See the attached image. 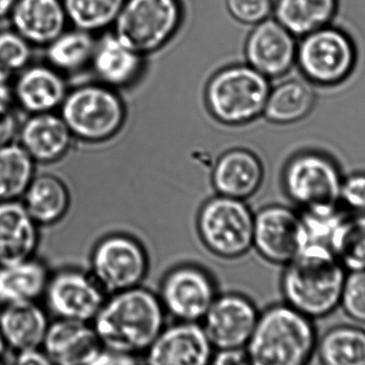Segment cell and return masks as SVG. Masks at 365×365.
Listing matches in <instances>:
<instances>
[{"label": "cell", "instance_id": "cell-26", "mask_svg": "<svg viewBox=\"0 0 365 365\" xmlns=\"http://www.w3.org/2000/svg\"><path fill=\"white\" fill-rule=\"evenodd\" d=\"M317 103L314 86L306 79H285L270 88L263 115L270 123H297L312 113Z\"/></svg>", "mask_w": 365, "mask_h": 365}, {"label": "cell", "instance_id": "cell-20", "mask_svg": "<svg viewBox=\"0 0 365 365\" xmlns=\"http://www.w3.org/2000/svg\"><path fill=\"white\" fill-rule=\"evenodd\" d=\"M9 19L32 46L46 47L68 25L62 0H16Z\"/></svg>", "mask_w": 365, "mask_h": 365}, {"label": "cell", "instance_id": "cell-12", "mask_svg": "<svg viewBox=\"0 0 365 365\" xmlns=\"http://www.w3.org/2000/svg\"><path fill=\"white\" fill-rule=\"evenodd\" d=\"M107 295L91 272L66 267L51 272L43 298L55 319L92 323Z\"/></svg>", "mask_w": 365, "mask_h": 365}, {"label": "cell", "instance_id": "cell-35", "mask_svg": "<svg viewBox=\"0 0 365 365\" xmlns=\"http://www.w3.org/2000/svg\"><path fill=\"white\" fill-rule=\"evenodd\" d=\"M340 308L351 321L365 327V270L347 272Z\"/></svg>", "mask_w": 365, "mask_h": 365}, {"label": "cell", "instance_id": "cell-34", "mask_svg": "<svg viewBox=\"0 0 365 365\" xmlns=\"http://www.w3.org/2000/svg\"><path fill=\"white\" fill-rule=\"evenodd\" d=\"M32 45L15 30L0 31V78L13 81L31 63Z\"/></svg>", "mask_w": 365, "mask_h": 365}, {"label": "cell", "instance_id": "cell-17", "mask_svg": "<svg viewBox=\"0 0 365 365\" xmlns=\"http://www.w3.org/2000/svg\"><path fill=\"white\" fill-rule=\"evenodd\" d=\"M68 88L66 76L45 62L30 63L13 79L11 101L26 115L55 113L63 103Z\"/></svg>", "mask_w": 365, "mask_h": 365}, {"label": "cell", "instance_id": "cell-2", "mask_svg": "<svg viewBox=\"0 0 365 365\" xmlns=\"http://www.w3.org/2000/svg\"><path fill=\"white\" fill-rule=\"evenodd\" d=\"M347 270L330 248L308 245L284 265L280 287L285 304L313 321L340 308Z\"/></svg>", "mask_w": 365, "mask_h": 365}, {"label": "cell", "instance_id": "cell-23", "mask_svg": "<svg viewBox=\"0 0 365 365\" xmlns=\"http://www.w3.org/2000/svg\"><path fill=\"white\" fill-rule=\"evenodd\" d=\"M90 66L103 85L113 89L126 88L140 77L145 68V56L126 46L108 30L98 38Z\"/></svg>", "mask_w": 365, "mask_h": 365}, {"label": "cell", "instance_id": "cell-19", "mask_svg": "<svg viewBox=\"0 0 365 365\" xmlns=\"http://www.w3.org/2000/svg\"><path fill=\"white\" fill-rule=\"evenodd\" d=\"M102 349L91 323L55 319L43 341V353L55 365H86Z\"/></svg>", "mask_w": 365, "mask_h": 365}, {"label": "cell", "instance_id": "cell-31", "mask_svg": "<svg viewBox=\"0 0 365 365\" xmlns=\"http://www.w3.org/2000/svg\"><path fill=\"white\" fill-rule=\"evenodd\" d=\"M36 167L16 141L0 147V202L21 201Z\"/></svg>", "mask_w": 365, "mask_h": 365}, {"label": "cell", "instance_id": "cell-14", "mask_svg": "<svg viewBox=\"0 0 365 365\" xmlns=\"http://www.w3.org/2000/svg\"><path fill=\"white\" fill-rule=\"evenodd\" d=\"M261 311L252 299L235 292L219 294L201 325L215 349L246 347Z\"/></svg>", "mask_w": 365, "mask_h": 365}, {"label": "cell", "instance_id": "cell-22", "mask_svg": "<svg viewBox=\"0 0 365 365\" xmlns=\"http://www.w3.org/2000/svg\"><path fill=\"white\" fill-rule=\"evenodd\" d=\"M0 336L15 354L41 349L48 329V312L38 302L1 306Z\"/></svg>", "mask_w": 365, "mask_h": 365}, {"label": "cell", "instance_id": "cell-7", "mask_svg": "<svg viewBox=\"0 0 365 365\" xmlns=\"http://www.w3.org/2000/svg\"><path fill=\"white\" fill-rule=\"evenodd\" d=\"M342 170L324 152L306 150L289 158L282 173L283 190L300 212L340 205Z\"/></svg>", "mask_w": 365, "mask_h": 365}, {"label": "cell", "instance_id": "cell-5", "mask_svg": "<svg viewBox=\"0 0 365 365\" xmlns=\"http://www.w3.org/2000/svg\"><path fill=\"white\" fill-rule=\"evenodd\" d=\"M73 137L85 143H104L123 128L125 105L108 86L87 83L68 90L58 110Z\"/></svg>", "mask_w": 365, "mask_h": 365}, {"label": "cell", "instance_id": "cell-6", "mask_svg": "<svg viewBox=\"0 0 365 365\" xmlns=\"http://www.w3.org/2000/svg\"><path fill=\"white\" fill-rule=\"evenodd\" d=\"M358 49L342 28L330 25L302 36L298 41L296 66L313 86L336 87L355 72Z\"/></svg>", "mask_w": 365, "mask_h": 365}, {"label": "cell", "instance_id": "cell-25", "mask_svg": "<svg viewBox=\"0 0 365 365\" xmlns=\"http://www.w3.org/2000/svg\"><path fill=\"white\" fill-rule=\"evenodd\" d=\"M21 202L38 227H51L59 223L70 210V189L57 175L36 173Z\"/></svg>", "mask_w": 365, "mask_h": 365}, {"label": "cell", "instance_id": "cell-18", "mask_svg": "<svg viewBox=\"0 0 365 365\" xmlns=\"http://www.w3.org/2000/svg\"><path fill=\"white\" fill-rule=\"evenodd\" d=\"M72 133L58 111L26 115L16 143L36 165H53L66 158L72 147Z\"/></svg>", "mask_w": 365, "mask_h": 365}, {"label": "cell", "instance_id": "cell-21", "mask_svg": "<svg viewBox=\"0 0 365 365\" xmlns=\"http://www.w3.org/2000/svg\"><path fill=\"white\" fill-rule=\"evenodd\" d=\"M40 229L21 201L0 202V266L36 257Z\"/></svg>", "mask_w": 365, "mask_h": 365}, {"label": "cell", "instance_id": "cell-38", "mask_svg": "<svg viewBox=\"0 0 365 365\" xmlns=\"http://www.w3.org/2000/svg\"><path fill=\"white\" fill-rule=\"evenodd\" d=\"M21 123V113L12 101L0 98V147L16 141Z\"/></svg>", "mask_w": 365, "mask_h": 365}, {"label": "cell", "instance_id": "cell-40", "mask_svg": "<svg viewBox=\"0 0 365 365\" xmlns=\"http://www.w3.org/2000/svg\"><path fill=\"white\" fill-rule=\"evenodd\" d=\"M210 365H252L246 347L215 349Z\"/></svg>", "mask_w": 365, "mask_h": 365}, {"label": "cell", "instance_id": "cell-16", "mask_svg": "<svg viewBox=\"0 0 365 365\" xmlns=\"http://www.w3.org/2000/svg\"><path fill=\"white\" fill-rule=\"evenodd\" d=\"M214 351L201 323L175 321L163 328L143 360L145 365H210Z\"/></svg>", "mask_w": 365, "mask_h": 365}, {"label": "cell", "instance_id": "cell-24", "mask_svg": "<svg viewBox=\"0 0 365 365\" xmlns=\"http://www.w3.org/2000/svg\"><path fill=\"white\" fill-rule=\"evenodd\" d=\"M263 180L261 160L245 149H233L223 153L212 173V185L218 195L244 201L259 190Z\"/></svg>", "mask_w": 365, "mask_h": 365}, {"label": "cell", "instance_id": "cell-3", "mask_svg": "<svg viewBox=\"0 0 365 365\" xmlns=\"http://www.w3.org/2000/svg\"><path fill=\"white\" fill-rule=\"evenodd\" d=\"M319 336L315 321L281 302L259 312L246 349L252 365H310Z\"/></svg>", "mask_w": 365, "mask_h": 365}, {"label": "cell", "instance_id": "cell-42", "mask_svg": "<svg viewBox=\"0 0 365 365\" xmlns=\"http://www.w3.org/2000/svg\"><path fill=\"white\" fill-rule=\"evenodd\" d=\"M16 0H0V21L10 16Z\"/></svg>", "mask_w": 365, "mask_h": 365}, {"label": "cell", "instance_id": "cell-32", "mask_svg": "<svg viewBox=\"0 0 365 365\" xmlns=\"http://www.w3.org/2000/svg\"><path fill=\"white\" fill-rule=\"evenodd\" d=\"M329 248L347 272L365 270V212H347L334 231Z\"/></svg>", "mask_w": 365, "mask_h": 365}, {"label": "cell", "instance_id": "cell-41", "mask_svg": "<svg viewBox=\"0 0 365 365\" xmlns=\"http://www.w3.org/2000/svg\"><path fill=\"white\" fill-rule=\"evenodd\" d=\"M9 365H55L51 360L43 353L42 349L24 351L15 354L14 359Z\"/></svg>", "mask_w": 365, "mask_h": 365}, {"label": "cell", "instance_id": "cell-37", "mask_svg": "<svg viewBox=\"0 0 365 365\" xmlns=\"http://www.w3.org/2000/svg\"><path fill=\"white\" fill-rule=\"evenodd\" d=\"M340 205L349 214L365 212V171H355L343 177Z\"/></svg>", "mask_w": 365, "mask_h": 365}, {"label": "cell", "instance_id": "cell-27", "mask_svg": "<svg viewBox=\"0 0 365 365\" xmlns=\"http://www.w3.org/2000/svg\"><path fill=\"white\" fill-rule=\"evenodd\" d=\"M51 272L42 259L0 266V304L38 302L44 295Z\"/></svg>", "mask_w": 365, "mask_h": 365}, {"label": "cell", "instance_id": "cell-29", "mask_svg": "<svg viewBox=\"0 0 365 365\" xmlns=\"http://www.w3.org/2000/svg\"><path fill=\"white\" fill-rule=\"evenodd\" d=\"M96 34L72 28L46 46V63L62 75L77 74L91 66L96 46Z\"/></svg>", "mask_w": 365, "mask_h": 365}, {"label": "cell", "instance_id": "cell-10", "mask_svg": "<svg viewBox=\"0 0 365 365\" xmlns=\"http://www.w3.org/2000/svg\"><path fill=\"white\" fill-rule=\"evenodd\" d=\"M148 272L147 251L130 236H107L92 252L90 272L106 295L140 287Z\"/></svg>", "mask_w": 365, "mask_h": 365}, {"label": "cell", "instance_id": "cell-15", "mask_svg": "<svg viewBox=\"0 0 365 365\" xmlns=\"http://www.w3.org/2000/svg\"><path fill=\"white\" fill-rule=\"evenodd\" d=\"M298 38L277 19L253 26L245 44L247 64L268 79L280 78L296 66Z\"/></svg>", "mask_w": 365, "mask_h": 365}, {"label": "cell", "instance_id": "cell-9", "mask_svg": "<svg viewBox=\"0 0 365 365\" xmlns=\"http://www.w3.org/2000/svg\"><path fill=\"white\" fill-rule=\"evenodd\" d=\"M255 214L244 200L218 195L208 200L197 216L200 237L208 250L223 259H236L253 247Z\"/></svg>", "mask_w": 365, "mask_h": 365}, {"label": "cell", "instance_id": "cell-39", "mask_svg": "<svg viewBox=\"0 0 365 365\" xmlns=\"http://www.w3.org/2000/svg\"><path fill=\"white\" fill-rule=\"evenodd\" d=\"M86 365H145L143 356L103 347Z\"/></svg>", "mask_w": 365, "mask_h": 365}, {"label": "cell", "instance_id": "cell-36", "mask_svg": "<svg viewBox=\"0 0 365 365\" xmlns=\"http://www.w3.org/2000/svg\"><path fill=\"white\" fill-rule=\"evenodd\" d=\"M227 9L236 21L255 26L272 17L274 0H227Z\"/></svg>", "mask_w": 365, "mask_h": 365}, {"label": "cell", "instance_id": "cell-28", "mask_svg": "<svg viewBox=\"0 0 365 365\" xmlns=\"http://www.w3.org/2000/svg\"><path fill=\"white\" fill-rule=\"evenodd\" d=\"M339 0H274V19L299 38L332 24Z\"/></svg>", "mask_w": 365, "mask_h": 365}, {"label": "cell", "instance_id": "cell-1", "mask_svg": "<svg viewBox=\"0 0 365 365\" xmlns=\"http://www.w3.org/2000/svg\"><path fill=\"white\" fill-rule=\"evenodd\" d=\"M167 317L158 294L140 285L107 295L91 324L103 347L143 356Z\"/></svg>", "mask_w": 365, "mask_h": 365}, {"label": "cell", "instance_id": "cell-11", "mask_svg": "<svg viewBox=\"0 0 365 365\" xmlns=\"http://www.w3.org/2000/svg\"><path fill=\"white\" fill-rule=\"evenodd\" d=\"M158 295L167 317L177 322L201 323L219 293L210 272L186 264L173 268L164 277Z\"/></svg>", "mask_w": 365, "mask_h": 365}, {"label": "cell", "instance_id": "cell-13", "mask_svg": "<svg viewBox=\"0 0 365 365\" xmlns=\"http://www.w3.org/2000/svg\"><path fill=\"white\" fill-rule=\"evenodd\" d=\"M307 245L306 229L297 208L272 204L255 215L253 247L266 261L287 265Z\"/></svg>", "mask_w": 365, "mask_h": 365}, {"label": "cell", "instance_id": "cell-4", "mask_svg": "<svg viewBox=\"0 0 365 365\" xmlns=\"http://www.w3.org/2000/svg\"><path fill=\"white\" fill-rule=\"evenodd\" d=\"M270 88V79L248 64L227 66L208 81L206 106L220 123L242 125L263 115Z\"/></svg>", "mask_w": 365, "mask_h": 365}, {"label": "cell", "instance_id": "cell-33", "mask_svg": "<svg viewBox=\"0 0 365 365\" xmlns=\"http://www.w3.org/2000/svg\"><path fill=\"white\" fill-rule=\"evenodd\" d=\"M125 0H62L68 25L90 32L103 34L115 25Z\"/></svg>", "mask_w": 365, "mask_h": 365}, {"label": "cell", "instance_id": "cell-43", "mask_svg": "<svg viewBox=\"0 0 365 365\" xmlns=\"http://www.w3.org/2000/svg\"><path fill=\"white\" fill-rule=\"evenodd\" d=\"M6 351H8V347H6L4 339H2L1 336H0V365H4V360H6Z\"/></svg>", "mask_w": 365, "mask_h": 365}, {"label": "cell", "instance_id": "cell-30", "mask_svg": "<svg viewBox=\"0 0 365 365\" xmlns=\"http://www.w3.org/2000/svg\"><path fill=\"white\" fill-rule=\"evenodd\" d=\"M317 355L321 365H365V327L341 324L319 336Z\"/></svg>", "mask_w": 365, "mask_h": 365}, {"label": "cell", "instance_id": "cell-8", "mask_svg": "<svg viewBox=\"0 0 365 365\" xmlns=\"http://www.w3.org/2000/svg\"><path fill=\"white\" fill-rule=\"evenodd\" d=\"M182 21L181 0H125L111 31L145 57L170 42Z\"/></svg>", "mask_w": 365, "mask_h": 365}]
</instances>
